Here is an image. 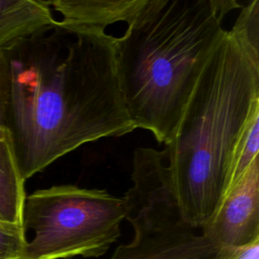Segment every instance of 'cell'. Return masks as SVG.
<instances>
[{
  "mask_svg": "<svg viewBox=\"0 0 259 259\" xmlns=\"http://www.w3.org/2000/svg\"><path fill=\"white\" fill-rule=\"evenodd\" d=\"M259 111V57L226 29L165 145L184 219L203 229L226 194L237 147Z\"/></svg>",
  "mask_w": 259,
  "mask_h": 259,
  "instance_id": "obj_3",
  "label": "cell"
},
{
  "mask_svg": "<svg viewBox=\"0 0 259 259\" xmlns=\"http://www.w3.org/2000/svg\"><path fill=\"white\" fill-rule=\"evenodd\" d=\"M132 181L123 197L134 238L117 246L109 259H259V242L224 248L184 219L164 150L138 148Z\"/></svg>",
  "mask_w": 259,
  "mask_h": 259,
  "instance_id": "obj_4",
  "label": "cell"
},
{
  "mask_svg": "<svg viewBox=\"0 0 259 259\" xmlns=\"http://www.w3.org/2000/svg\"><path fill=\"white\" fill-rule=\"evenodd\" d=\"M126 202L105 189L73 184L37 189L25 197L24 231L31 230L20 259L100 257L120 236Z\"/></svg>",
  "mask_w": 259,
  "mask_h": 259,
  "instance_id": "obj_5",
  "label": "cell"
},
{
  "mask_svg": "<svg viewBox=\"0 0 259 259\" xmlns=\"http://www.w3.org/2000/svg\"><path fill=\"white\" fill-rule=\"evenodd\" d=\"M218 246L241 249L259 242V158L227 190L201 229Z\"/></svg>",
  "mask_w": 259,
  "mask_h": 259,
  "instance_id": "obj_6",
  "label": "cell"
},
{
  "mask_svg": "<svg viewBox=\"0 0 259 259\" xmlns=\"http://www.w3.org/2000/svg\"><path fill=\"white\" fill-rule=\"evenodd\" d=\"M7 126L6 119V107H5V98H4V89L2 82V75L0 70V128Z\"/></svg>",
  "mask_w": 259,
  "mask_h": 259,
  "instance_id": "obj_13",
  "label": "cell"
},
{
  "mask_svg": "<svg viewBox=\"0 0 259 259\" xmlns=\"http://www.w3.org/2000/svg\"><path fill=\"white\" fill-rule=\"evenodd\" d=\"M56 21L44 0H0V60Z\"/></svg>",
  "mask_w": 259,
  "mask_h": 259,
  "instance_id": "obj_7",
  "label": "cell"
},
{
  "mask_svg": "<svg viewBox=\"0 0 259 259\" xmlns=\"http://www.w3.org/2000/svg\"><path fill=\"white\" fill-rule=\"evenodd\" d=\"M51 9L62 15L60 21L105 30L116 22L130 23L146 0H54Z\"/></svg>",
  "mask_w": 259,
  "mask_h": 259,
  "instance_id": "obj_8",
  "label": "cell"
},
{
  "mask_svg": "<svg viewBox=\"0 0 259 259\" xmlns=\"http://www.w3.org/2000/svg\"><path fill=\"white\" fill-rule=\"evenodd\" d=\"M22 178L11 134L0 128V222L23 226L25 201Z\"/></svg>",
  "mask_w": 259,
  "mask_h": 259,
  "instance_id": "obj_9",
  "label": "cell"
},
{
  "mask_svg": "<svg viewBox=\"0 0 259 259\" xmlns=\"http://www.w3.org/2000/svg\"><path fill=\"white\" fill-rule=\"evenodd\" d=\"M236 0H146L115 37L118 83L136 128L166 145L226 29Z\"/></svg>",
  "mask_w": 259,
  "mask_h": 259,
  "instance_id": "obj_2",
  "label": "cell"
},
{
  "mask_svg": "<svg viewBox=\"0 0 259 259\" xmlns=\"http://www.w3.org/2000/svg\"><path fill=\"white\" fill-rule=\"evenodd\" d=\"M114 41L105 30L56 19L0 60L7 127L24 181L86 143L136 130Z\"/></svg>",
  "mask_w": 259,
  "mask_h": 259,
  "instance_id": "obj_1",
  "label": "cell"
},
{
  "mask_svg": "<svg viewBox=\"0 0 259 259\" xmlns=\"http://www.w3.org/2000/svg\"><path fill=\"white\" fill-rule=\"evenodd\" d=\"M231 30L239 39L259 57V1L252 0L247 5H242L241 11Z\"/></svg>",
  "mask_w": 259,
  "mask_h": 259,
  "instance_id": "obj_11",
  "label": "cell"
},
{
  "mask_svg": "<svg viewBox=\"0 0 259 259\" xmlns=\"http://www.w3.org/2000/svg\"><path fill=\"white\" fill-rule=\"evenodd\" d=\"M26 240L22 225L0 222V259H20Z\"/></svg>",
  "mask_w": 259,
  "mask_h": 259,
  "instance_id": "obj_12",
  "label": "cell"
},
{
  "mask_svg": "<svg viewBox=\"0 0 259 259\" xmlns=\"http://www.w3.org/2000/svg\"><path fill=\"white\" fill-rule=\"evenodd\" d=\"M259 152V111L254 114L248 126L246 127L241 141L237 147L231 182L229 187L238 180L242 174L249 168L255 159L258 158ZM229 189V188H228Z\"/></svg>",
  "mask_w": 259,
  "mask_h": 259,
  "instance_id": "obj_10",
  "label": "cell"
}]
</instances>
